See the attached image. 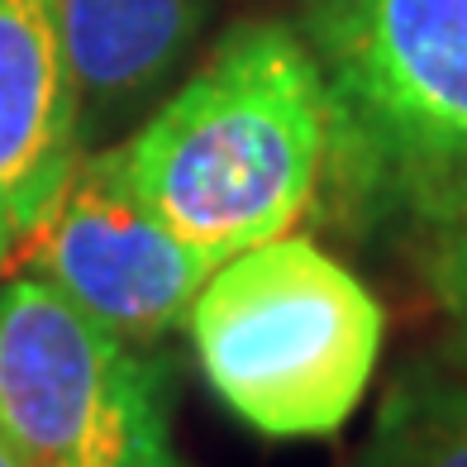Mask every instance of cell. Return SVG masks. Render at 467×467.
Wrapping results in <instances>:
<instances>
[{"mask_svg": "<svg viewBox=\"0 0 467 467\" xmlns=\"http://www.w3.org/2000/svg\"><path fill=\"white\" fill-rule=\"evenodd\" d=\"M301 5H306V19H310V34L320 44V53L334 57L344 48V38L353 34L358 15L368 10V0H301Z\"/></svg>", "mask_w": 467, "mask_h": 467, "instance_id": "obj_10", "label": "cell"}, {"mask_svg": "<svg viewBox=\"0 0 467 467\" xmlns=\"http://www.w3.org/2000/svg\"><path fill=\"white\" fill-rule=\"evenodd\" d=\"M77 124L53 0H0V277L67 186Z\"/></svg>", "mask_w": 467, "mask_h": 467, "instance_id": "obj_6", "label": "cell"}, {"mask_svg": "<svg viewBox=\"0 0 467 467\" xmlns=\"http://www.w3.org/2000/svg\"><path fill=\"white\" fill-rule=\"evenodd\" d=\"M334 115L410 172L467 167V0H368L334 57Z\"/></svg>", "mask_w": 467, "mask_h": 467, "instance_id": "obj_5", "label": "cell"}, {"mask_svg": "<svg viewBox=\"0 0 467 467\" xmlns=\"http://www.w3.org/2000/svg\"><path fill=\"white\" fill-rule=\"evenodd\" d=\"M434 282H439L443 306H449L453 325L467 344V182L458 186L449 210H443V224L434 239Z\"/></svg>", "mask_w": 467, "mask_h": 467, "instance_id": "obj_9", "label": "cell"}, {"mask_svg": "<svg viewBox=\"0 0 467 467\" xmlns=\"http://www.w3.org/2000/svg\"><path fill=\"white\" fill-rule=\"evenodd\" d=\"M0 467H25V462H19V458H15V449H10V443H5V439H0Z\"/></svg>", "mask_w": 467, "mask_h": 467, "instance_id": "obj_11", "label": "cell"}, {"mask_svg": "<svg viewBox=\"0 0 467 467\" xmlns=\"http://www.w3.org/2000/svg\"><path fill=\"white\" fill-rule=\"evenodd\" d=\"M186 329L210 391L267 439L338 434L381 353L377 296L296 234L220 263Z\"/></svg>", "mask_w": 467, "mask_h": 467, "instance_id": "obj_2", "label": "cell"}, {"mask_svg": "<svg viewBox=\"0 0 467 467\" xmlns=\"http://www.w3.org/2000/svg\"><path fill=\"white\" fill-rule=\"evenodd\" d=\"M205 0H53L77 100L124 110L177 67Z\"/></svg>", "mask_w": 467, "mask_h": 467, "instance_id": "obj_7", "label": "cell"}, {"mask_svg": "<svg viewBox=\"0 0 467 467\" xmlns=\"http://www.w3.org/2000/svg\"><path fill=\"white\" fill-rule=\"evenodd\" d=\"M15 263L130 344L186 325L196 291L215 272L143 205L119 148L77 158Z\"/></svg>", "mask_w": 467, "mask_h": 467, "instance_id": "obj_4", "label": "cell"}, {"mask_svg": "<svg viewBox=\"0 0 467 467\" xmlns=\"http://www.w3.org/2000/svg\"><path fill=\"white\" fill-rule=\"evenodd\" d=\"M334 119V91L301 38L244 25L119 153L143 205L220 267L310 210Z\"/></svg>", "mask_w": 467, "mask_h": 467, "instance_id": "obj_1", "label": "cell"}, {"mask_svg": "<svg viewBox=\"0 0 467 467\" xmlns=\"http://www.w3.org/2000/svg\"><path fill=\"white\" fill-rule=\"evenodd\" d=\"M0 439L25 467H177L158 372L38 277H0Z\"/></svg>", "mask_w": 467, "mask_h": 467, "instance_id": "obj_3", "label": "cell"}, {"mask_svg": "<svg viewBox=\"0 0 467 467\" xmlns=\"http://www.w3.org/2000/svg\"><path fill=\"white\" fill-rule=\"evenodd\" d=\"M353 467H467V381L434 368L391 381Z\"/></svg>", "mask_w": 467, "mask_h": 467, "instance_id": "obj_8", "label": "cell"}]
</instances>
